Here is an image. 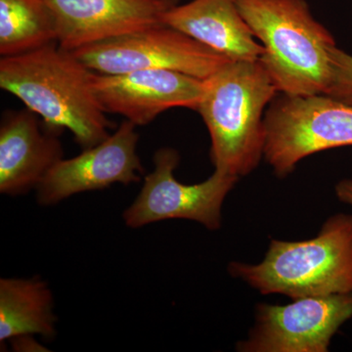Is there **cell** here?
<instances>
[{
    "label": "cell",
    "instance_id": "9c48e42d",
    "mask_svg": "<svg viewBox=\"0 0 352 352\" xmlns=\"http://www.w3.org/2000/svg\"><path fill=\"white\" fill-rule=\"evenodd\" d=\"M136 126L124 120L117 131L78 156L58 162L36 188L41 205L51 206L85 192L115 183L140 182L143 168L138 155Z\"/></svg>",
    "mask_w": 352,
    "mask_h": 352
},
{
    "label": "cell",
    "instance_id": "ba28073f",
    "mask_svg": "<svg viewBox=\"0 0 352 352\" xmlns=\"http://www.w3.org/2000/svg\"><path fill=\"white\" fill-rule=\"evenodd\" d=\"M352 318V295L305 296L287 305H258L256 325L240 352H327Z\"/></svg>",
    "mask_w": 352,
    "mask_h": 352
},
{
    "label": "cell",
    "instance_id": "ac0fdd59",
    "mask_svg": "<svg viewBox=\"0 0 352 352\" xmlns=\"http://www.w3.org/2000/svg\"><path fill=\"white\" fill-rule=\"evenodd\" d=\"M336 196L342 203L352 206V178L340 180L335 187Z\"/></svg>",
    "mask_w": 352,
    "mask_h": 352
},
{
    "label": "cell",
    "instance_id": "5bb4252c",
    "mask_svg": "<svg viewBox=\"0 0 352 352\" xmlns=\"http://www.w3.org/2000/svg\"><path fill=\"white\" fill-rule=\"evenodd\" d=\"M54 300L45 281L38 277L0 280V342L18 336L56 335Z\"/></svg>",
    "mask_w": 352,
    "mask_h": 352
},
{
    "label": "cell",
    "instance_id": "8fae6325",
    "mask_svg": "<svg viewBox=\"0 0 352 352\" xmlns=\"http://www.w3.org/2000/svg\"><path fill=\"white\" fill-rule=\"evenodd\" d=\"M54 14L57 43L74 52L147 28L164 24L177 0H45Z\"/></svg>",
    "mask_w": 352,
    "mask_h": 352
},
{
    "label": "cell",
    "instance_id": "9a60e30c",
    "mask_svg": "<svg viewBox=\"0 0 352 352\" xmlns=\"http://www.w3.org/2000/svg\"><path fill=\"white\" fill-rule=\"evenodd\" d=\"M57 43L54 14L45 0H0V54L15 56Z\"/></svg>",
    "mask_w": 352,
    "mask_h": 352
},
{
    "label": "cell",
    "instance_id": "e0dca14e",
    "mask_svg": "<svg viewBox=\"0 0 352 352\" xmlns=\"http://www.w3.org/2000/svg\"><path fill=\"white\" fill-rule=\"evenodd\" d=\"M9 342H10L14 351H50V349H46L39 342L34 340L32 335L18 336V337L9 340Z\"/></svg>",
    "mask_w": 352,
    "mask_h": 352
},
{
    "label": "cell",
    "instance_id": "52a82bcc",
    "mask_svg": "<svg viewBox=\"0 0 352 352\" xmlns=\"http://www.w3.org/2000/svg\"><path fill=\"white\" fill-rule=\"evenodd\" d=\"M179 161V154L173 148L155 153L154 170L146 175L138 198L124 210L127 226L140 228L179 219L194 220L212 231L220 228L222 204L239 177L214 170L204 182L183 184L173 175Z\"/></svg>",
    "mask_w": 352,
    "mask_h": 352
},
{
    "label": "cell",
    "instance_id": "7c38bea8",
    "mask_svg": "<svg viewBox=\"0 0 352 352\" xmlns=\"http://www.w3.org/2000/svg\"><path fill=\"white\" fill-rule=\"evenodd\" d=\"M59 131L46 126L30 109L3 113L0 126V193L19 196L36 189L63 159Z\"/></svg>",
    "mask_w": 352,
    "mask_h": 352
},
{
    "label": "cell",
    "instance_id": "8992f818",
    "mask_svg": "<svg viewBox=\"0 0 352 352\" xmlns=\"http://www.w3.org/2000/svg\"><path fill=\"white\" fill-rule=\"evenodd\" d=\"M102 75L171 69L206 80L232 60L164 24L154 25L74 51Z\"/></svg>",
    "mask_w": 352,
    "mask_h": 352
},
{
    "label": "cell",
    "instance_id": "277c9868",
    "mask_svg": "<svg viewBox=\"0 0 352 352\" xmlns=\"http://www.w3.org/2000/svg\"><path fill=\"white\" fill-rule=\"evenodd\" d=\"M229 272L261 295H352V214L329 217L312 239L271 240L261 263L234 261Z\"/></svg>",
    "mask_w": 352,
    "mask_h": 352
},
{
    "label": "cell",
    "instance_id": "7a4b0ae2",
    "mask_svg": "<svg viewBox=\"0 0 352 352\" xmlns=\"http://www.w3.org/2000/svg\"><path fill=\"white\" fill-rule=\"evenodd\" d=\"M278 90L259 61H229L205 80L197 112L212 140L215 170L242 177L264 154V116Z\"/></svg>",
    "mask_w": 352,
    "mask_h": 352
},
{
    "label": "cell",
    "instance_id": "5b68a950",
    "mask_svg": "<svg viewBox=\"0 0 352 352\" xmlns=\"http://www.w3.org/2000/svg\"><path fill=\"white\" fill-rule=\"evenodd\" d=\"M264 124L263 157L280 178L308 156L352 146V106L326 94L276 95Z\"/></svg>",
    "mask_w": 352,
    "mask_h": 352
},
{
    "label": "cell",
    "instance_id": "30bf717a",
    "mask_svg": "<svg viewBox=\"0 0 352 352\" xmlns=\"http://www.w3.org/2000/svg\"><path fill=\"white\" fill-rule=\"evenodd\" d=\"M94 87L106 113L122 116L138 126L173 108L197 112L205 80L171 69H144L120 75L96 73Z\"/></svg>",
    "mask_w": 352,
    "mask_h": 352
},
{
    "label": "cell",
    "instance_id": "6da1fadb",
    "mask_svg": "<svg viewBox=\"0 0 352 352\" xmlns=\"http://www.w3.org/2000/svg\"><path fill=\"white\" fill-rule=\"evenodd\" d=\"M95 72L57 43L0 59V87L54 131L69 129L83 150L109 138L111 122L95 94Z\"/></svg>",
    "mask_w": 352,
    "mask_h": 352
},
{
    "label": "cell",
    "instance_id": "4fadbf2b",
    "mask_svg": "<svg viewBox=\"0 0 352 352\" xmlns=\"http://www.w3.org/2000/svg\"><path fill=\"white\" fill-rule=\"evenodd\" d=\"M163 23L232 61H258L263 54V46L241 14L237 0L176 4L164 13Z\"/></svg>",
    "mask_w": 352,
    "mask_h": 352
},
{
    "label": "cell",
    "instance_id": "2e32d148",
    "mask_svg": "<svg viewBox=\"0 0 352 352\" xmlns=\"http://www.w3.org/2000/svg\"><path fill=\"white\" fill-rule=\"evenodd\" d=\"M330 56L332 71L326 95L352 106V55L336 45Z\"/></svg>",
    "mask_w": 352,
    "mask_h": 352
},
{
    "label": "cell",
    "instance_id": "3957f363",
    "mask_svg": "<svg viewBox=\"0 0 352 352\" xmlns=\"http://www.w3.org/2000/svg\"><path fill=\"white\" fill-rule=\"evenodd\" d=\"M241 14L263 46L258 61L278 92L326 94L336 39L315 19L307 0H237Z\"/></svg>",
    "mask_w": 352,
    "mask_h": 352
}]
</instances>
